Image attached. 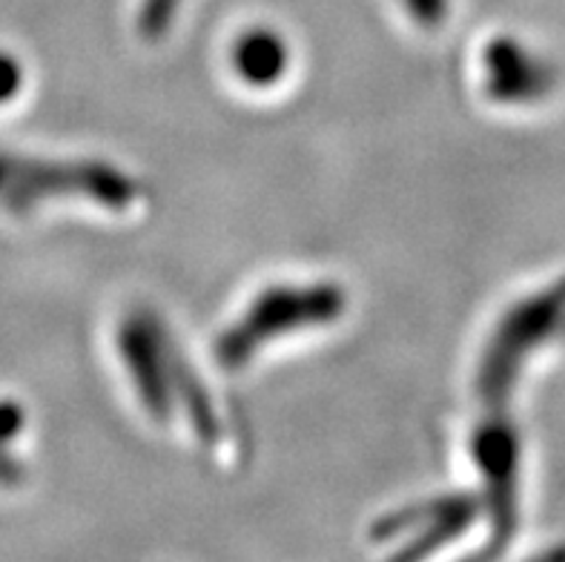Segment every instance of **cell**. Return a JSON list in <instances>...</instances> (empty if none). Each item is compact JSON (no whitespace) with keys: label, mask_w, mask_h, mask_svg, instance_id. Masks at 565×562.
Segmentation results:
<instances>
[{"label":"cell","mask_w":565,"mask_h":562,"mask_svg":"<svg viewBox=\"0 0 565 562\" xmlns=\"http://www.w3.org/2000/svg\"><path fill=\"white\" fill-rule=\"evenodd\" d=\"M565 328V282L520 301L500 321L480 368V422L473 434V459L486 483L491 513V545L486 554L505 549L516 526V434L511 396L531 350Z\"/></svg>","instance_id":"1"},{"label":"cell","mask_w":565,"mask_h":562,"mask_svg":"<svg viewBox=\"0 0 565 562\" xmlns=\"http://www.w3.org/2000/svg\"><path fill=\"white\" fill-rule=\"evenodd\" d=\"M348 296L339 285H281L267 287L236 325H230L215 342V362L236 371L253 359L258 348L276 342L290 330L330 325L344 314Z\"/></svg>","instance_id":"2"},{"label":"cell","mask_w":565,"mask_h":562,"mask_svg":"<svg viewBox=\"0 0 565 562\" xmlns=\"http://www.w3.org/2000/svg\"><path fill=\"white\" fill-rule=\"evenodd\" d=\"M480 506V499L471 497V494H448V497L425 499V502L387 513L385 520L373 526V537H376V542L396 540L408 528H414V531H419L416 540L405 542V549L396 551V556L399 560H419V556H428L430 551H437L439 545L462 534L477 520Z\"/></svg>","instance_id":"3"},{"label":"cell","mask_w":565,"mask_h":562,"mask_svg":"<svg viewBox=\"0 0 565 562\" xmlns=\"http://www.w3.org/2000/svg\"><path fill=\"white\" fill-rule=\"evenodd\" d=\"M167 339L170 333L150 314L127 316L118 333V348L127 364L138 399L147 407L152 420H170L172 388L170 371H167Z\"/></svg>","instance_id":"4"},{"label":"cell","mask_w":565,"mask_h":562,"mask_svg":"<svg viewBox=\"0 0 565 562\" xmlns=\"http://www.w3.org/2000/svg\"><path fill=\"white\" fill-rule=\"evenodd\" d=\"M488 95L502 104L537 100L552 86V70L511 38H497L486 50Z\"/></svg>","instance_id":"5"},{"label":"cell","mask_w":565,"mask_h":562,"mask_svg":"<svg viewBox=\"0 0 565 562\" xmlns=\"http://www.w3.org/2000/svg\"><path fill=\"white\" fill-rule=\"evenodd\" d=\"M167 371H170L172 393H179V402L184 405L190 422H193L195 434L204 442L218 439L222 425H218V413H215L213 399H210L207 388L201 384V379L195 377L193 364L186 362L184 350L172 342V336L167 339Z\"/></svg>","instance_id":"6"},{"label":"cell","mask_w":565,"mask_h":562,"mask_svg":"<svg viewBox=\"0 0 565 562\" xmlns=\"http://www.w3.org/2000/svg\"><path fill=\"white\" fill-rule=\"evenodd\" d=\"M233 64L244 84L270 86L285 75L287 46L270 29H253L238 38L236 50H233Z\"/></svg>","instance_id":"7"},{"label":"cell","mask_w":565,"mask_h":562,"mask_svg":"<svg viewBox=\"0 0 565 562\" xmlns=\"http://www.w3.org/2000/svg\"><path fill=\"white\" fill-rule=\"evenodd\" d=\"M411 18L423 26H439L448 14V0H405Z\"/></svg>","instance_id":"8"},{"label":"cell","mask_w":565,"mask_h":562,"mask_svg":"<svg viewBox=\"0 0 565 562\" xmlns=\"http://www.w3.org/2000/svg\"><path fill=\"white\" fill-rule=\"evenodd\" d=\"M18 86H21V70H18L9 57L0 55V98L12 95Z\"/></svg>","instance_id":"9"}]
</instances>
